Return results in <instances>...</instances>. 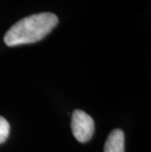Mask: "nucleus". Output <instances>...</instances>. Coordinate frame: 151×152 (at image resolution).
<instances>
[{
	"instance_id": "1",
	"label": "nucleus",
	"mask_w": 151,
	"mask_h": 152,
	"mask_svg": "<svg viewBox=\"0 0 151 152\" xmlns=\"http://www.w3.org/2000/svg\"><path fill=\"white\" fill-rule=\"evenodd\" d=\"M58 24L53 13H39L22 19L5 34L4 41L8 46L37 42L43 39Z\"/></svg>"
},
{
	"instance_id": "2",
	"label": "nucleus",
	"mask_w": 151,
	"mask_h": 152,
	"mask_svg": "<svg viewBox=\"0 0 151 152\" xmlns=\"http://www.w3.org/2000/svg\"><path fill=\"white\" fill-rule=\"evenodd\" d=\"M71 128L76 140L82 142L88 141L94 132V121L82 110H75L72 116Z\"/></svg>"
},
{
	"instance_id": "3",
	"label": "nucleus",
	"mask_w": 151,
	"mask_h": 152,
	"mask_svg": "<svg viewBox=\"0 0 151 152\" xmlns=\"http://www.w3.org/2000/svg\"><path fill=\"white\" fill-rule=\"evenodd\" d=\"M104 152H125V134L120 129H115L108 135Z\"/></svg>"
},
{
	"instance_id": "4",
	"label": "nucleus",
	"mask_w": 151,
	"mask_h": 152,
	"mask_svg": "<svg viewBox=\"0 0 151 152\" xmlns=\"http://www.w3.org/2000/svg\"><path fill=\"white\" fill-rule=\"evenodd\" d=\"M10 132V125L8 121L2 116H0V144L6 141Z\"/></svg>"
}]
</instances>
